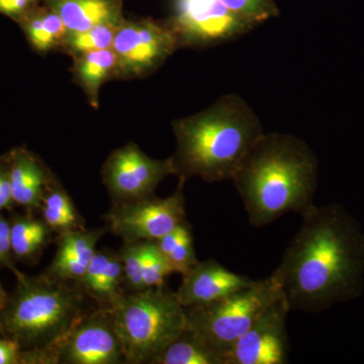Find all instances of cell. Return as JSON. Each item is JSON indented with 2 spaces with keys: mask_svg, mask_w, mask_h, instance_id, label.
<instances>
[{
  "mask_svg": "<svg viewBox=\"0 0 364 364\" xmlns=\"http://www.w3.org/2000/svg\"><path fill=\"white\" fill-rule=\"evenodd\" d=\"M274 270L291 311L321 313L364 291V231L337 203L315 205Z\"/></svg>",
  "mask_w": 364,
  "mask_h": 364,
  "instance_id": "6da1fadb",
  "label": "cell"
},
{
  "mask_svg": "<svg viewBox=\"0 0 364 364\" xmlns=\"http://www.w3.org/2000/svg\"><path fill=\"white\" fill-rule=\"evenodd\" d=\"M318 158L291 134L264 133L232 179L249 223L261 228L282 215H304L315 207Z\"/></svg>",
  "mask_w": 364,
  "mask_h": 364,
  "instance_id": "7a4b0ae2",
  "label": "cell"
},
{
  "mask_svg": "<svg viewBox=\"0 0 364 364\" xmlns=\"http://www.w3.org/2000/svg\"><path fill=\"white\" fill-rule=\"evenodd\" d=\"M176 150L174 176L188 181L233 179L241 163L265 133L259 117L245 100L226 95L198 114L172 122Z\"/></svg>",
  "mask_w": 364,
  "mask_h": 364,
  "instance_id": "3957f363",
  "label": "cell"
},
{
  "mask_svg": "<svg viewBox=\"0 0 364 364\" xmlns=\"http://www.w3.org/2000/svg\"><path fill=\"white\" fill-rule=\"evenodd\" d=\"M16 284L0 311V337L23 349V364H58V349L69 333L91 312L75 282L14 273Z\"/></svg>",
  "mask_w": 364,
  "mask_h": 364,
  "instance_id": "277c9868",
  "label": "cell"
},
{
  "mask_svg": "<svg viewBox=\"0 0 364 364\" xmlns=\"http://www.w3.org/2000/svg\"><path fill=\"white\" fill-rule=\"evenodd\" d=\"M109 312L129 364H153L188 328L186 308L166 284L126 293Z\"/></svg>",
  "mask_w": 364,
  "mask_h": 364,
  "instance_id": "5b68a950",
  "label": "cell"
},
{
  "mask_svg": "<svg viewBox=\"0 0 364 364\" xmlns=\"http://www.w3.org/2000/svg\"><path fill=\"white\" fill-rule=\"evenodd\" d=\"M284 298L279 275L207 305L186 308L188 328L210 349L225 354L275 301ZM225 364V361H224Z\"/></svg>",
  "mask_w": 364,
  "mask_h": 364,
  "instance_id": "8992f818",
  "label": "cell"
},
{
  "mask_svg": "<svg viewBox=\"0 0 364 364\" xmlns=\"http://www.w3.org/2000/svg\"><path fill=\"white\" fill-rule=\"evenodd\" d=\"M167 198L156 196L133 203H112L104 215L107 228L124 242L156 241L186 220V181Z\"/></svg>",
  "mask_w": 364,
  "mask_h": 364,
  "instance_id": "52a82bcc",
  "label": "cell"
},
{
  "mask_svg": "<svg viewBox=\"0 0 364 364\" xmlns=\"http://www.w3.org/2000/svg\"><path fill=\"white\" fill-rule=\"evenodd\" d=\"M112 49L117 56V78H139L159 68L179 49V45L165 21L124 18L117 28Z\"/></svg>",
  "mask_w": 364,
  "mask_h": 364,
  "instance_id": "ba28073f",
  "label": "cell"
},
{
  "mask_svg": "<svg viewBox=\"0 0 364 364\" xmlns=\"http://www.w3.org/2000/svg\"><path fill=\"white\" fill-rule=\"evenodd\" d=\"M165 21L176 35L179 48L220 44L254 28L220 0H174L171 16Z\"/></svg>",
  "mask_w": 364,
  "mask_h": 364,
  "instance_id": "9c48e42d",
  "label": "cell"
},
{
  "mask_svg": "<svg viewBox=\"0 0 364 364\" xmlns=\"http://www.w3.org/2000/svg\"><path fill=\"white\" fill-rule=\"evenodd\" d=\"M174 176L172 158L154 159L130 142L112 151L102 165V177L112 203H133L155 196L167 176Z\"/></svg>",
  "mask_w": 364,
  "mask_h": 364,
  "instance_id": "30bf717a",
  "label": "cell"
},
{
  "mask_svg": "<svg viewBox=\"0 0 364 364\" xmlns=\"http://www.w3.org/2000/svg\"><path fill=\"white\" fill-rule=\"evenodd\" d=\"M289 312L284 298L275 301L225 354V364L289 363Z\"/></svg>",
  "mask_w": 364,
  "mask_h": 364,
  "instance_id": "8fae6325",
  "label": "cell"
},
{
  "mask_svg": "<svg viewBox=\"0 0 364 364\" xmlns=\"http://www.w3.org/2000/svg\"><path fill=\"white\" fill-rule=\"evenodd\" d=\"M59 363H126L109 311L97 308L76 325L60 345Z\"/></svg>",
  "mask_w": 364,
  "mask_h": 364,
  "instance_id": "7c38bea8",
  "label": "cell"
},
{
  "mask_svg": "<svg viewBox=\"0 0 364 364\" xmlns=\"http://www.w3.org/2000/svg\"><path fill=\"white\" fill-rule=\"evenodd\" d=\"M246 275L237 274L215 259L198 261L186 275L176 291L184 308L219 301L255 284Z\"/></svg>",
  "mask_w": 364,
  "mask_h": 364,
  "instance_id": "4fadbf2b",
  "label": "cell"
},
{
  "mask_svg": "<svg viewBox=\"0 0 364 364\" xmlns=\"http://www.w3.org/2000/svg\"><path fill=\"white\" fill-rule=\"evenodd\" d=\"M9 154L14 203L28 214L40 212L46 191L56 176L38 155L25 147L14 148Z\"/></svg>",
  "mask_w": 364,
  "mask_h": 364,
  "instance_id": "5bb4252c",
  "label": "cell"
},
{
  "mask_svg": "<svg viewBox=\"0 0 364 364\" xmlns=\"http://www.w3.org/2000/svg\"><path fill=\"white\" fill-rule=\"evenodd\" d=\"M109 228L76 230L57 235V251L50 267L44 272L48 277L78 284L97 252L98 241Z\"/></svg>",
  "mask_w": 364,
  "mask_h": 364,
  "instance_id": "9a60e30c",
  "label": "cell"
},
{
  "mask_svg": "<svg viewBox=\"0 0 364 364\" xmlns=\"http://www.w3.org/2000/svg\"><path fill=\"white\" fill-rule=\"evenodd\" d=\"M78 286L97 309L109 311L126 294L123 282V265L119 252L100 249Z\"/></svg>",
  "mask_w": 364,
  "mask_h": 364,
  "instance_id": "2e32d148",
  "label": "cell"
},
{
  "mask_svg": "<svg viewBox=\"0 0 364 364\" xmlns=\"http://www.w3.org/2000/svg\"><path fill=\"white\" fill-rule=\"evenodd\" d=\"M44 4L58 14L69 33L124 20L121 0H44Z\"/></svg>",
  "mask_w": 364,
  "mask_h": 364,
  "instance_id": "e0dca14e",
  "label": "cell"
},
{
  "mask_svg": "<svg viewBox=\"0 0 364 364\" xmlns=\"http://www.w3.org/2000/svg\"><path fill=\"white\" fill-rule=\"evenodd\" d=\"M26 36L33 51L46 55L52 51H61L68 30L58 14L44 2L31 9L16 21Z\"/></svg>",
  "mask_w": 364,
  "mask_h": 364,
  "instance_id": "ac0fdd59",
  "label": "cell"
},
{
  "mask_svg": "<svg viewBox=\"0 0 364 364\" xmlns=\"http://www.w3.org/2000/svg\"><path fill=\"white\" fill-rule=\"evenodd\" d=\"M72 58L73 65L71 73L73 80L85 91L90 107L97 109L100 107V90L102 85L109 79L117 78L116 54L114 50L107 49L86 53Z\"/></svg>",
  "mask_w": 364,
  "mask_h": 364,
  "instance_id": "d6986e66",
  "label": "cell"
},
{
  "mask_svg": "<svg viewBox=\"0 0 364 364\" xmlns=\"http://www.w3.org/2000/svg\"><path fill=\"white\" fill-rule=\"evenodd\" d=\"M11 222V246L14 260L33 265L39 261L53 240V231L35 215H14Z\"/></svg>",
  "mask_w": 364,
  "mask_h": 364,
  "instance_id": "ffe728a7",
  "label": "cell"
},
{
  "mask_svg": "<svg viewBox=\"0 0 364 364\" xmlns=\"http://www.w3.org/2000/svg\"><path fill=\"white\" fill-rule=\"evenodd\" d=\"M40 212L53 233L59 235L85 229V219L56 177L46 191Z\"/></svg>",
  "mask_w": 364,
  "mask_h": 364,
  "instance_id": "44dd1931",
  "label": "cell"
},
{
  "mask_svg": "<svg viewBox=\"0 0 364 364\" xmlns=\"http://www.w3.org/2000/svg\"><path fill=\"white\" fill-rule=\"evenodd\" d=\"M193 230L186 221L173 231L154 241L174 272L182 277L198 264Z\"/></svg>",
  "mask_w": 364,
  "mask_h": 364,
  "instance_id": "7402d4cb",
  "label": "cell"
},
{
  "mask_svg": "<svg viewBox=\"0 0 364 364\" xmlns=\"http://www.w3.org/2000/svg\"><path fill=\"white\" fill-rule=\"evenodd\" d=\"M153 364H224L219 353L186 329Z\"/></svg>",
  "mask_w": 364,
  "mask_h": 364,
  "instance_id": "603a6c76",
  "label": "cell"
},
{
  "mask_svg": "<svg viewBox=\"0 0 364 364\" xmlns=\"http://www.w3.org/2000/svg\"><path fill=\"white\" fill-rule=\"evenodd\" d=\"M122 21L93 26L85 32L68 33L61 51L75 57L86 53L112 49L117 28Z\"/></svg>",
  "mask_w": 364,
  "mask_h": 364,
  "instance_id": "cb8c5ba5",
  "label": "cell"
},
{
  "mask_svg": "<svg viewBox=\"0 0 364 364\" xmlns=\"http://www.w3.org/2000/svg\"><path fill=\"white\" fill-rule=\"evenodd\" d=\"M145 241L124 242L119 255L123 265L124 289L126 293L144 291L143 263Z\"/></svg>",
  "mask_w": 364,
  "mask_h": 364,
  "instance_id": "d4e9b609",
  "label": "cell"
},
{
  "mask_svg": "<svg viewBox=\"0 0 364 364\" xmlns=\"http://www.w3.org/2000/svg\"><path fill=\"white\" fill-rule=\"evenodd\" d=\"M174 272L173 268L158 249L155 242L145 241L143 263L144 289L162 287L165 279Z\"/></svg>",
  "mask_w": 364,
  "mask_h": 364,
  "instance_id": "484cf974",
  "label": "cell"
},
{
  "mask_svg": "<svg viewBox=\"0 0 364 364\" xmlns=\"http://www.w3.org/2000/svg\"><path fill=\"white\" fill-rule=\"evenodd\" d=\"M230 11L254 26L279 16L274 0H220Z\"/></svg>",
  "mask_w": 364,
  "mask_h": 364,
  "instance_id": "4316f807",
  "label": "cell"
},
{
  "mask_svg": "<svg viewBox=\"0 0 364 364\" xmlns=\"http://www.w3.org/2000/svg\"><path fill=\"white\" fill-rule=\"evenodd\" d=\"M16 207L11 191V169H9V154L0 156V213L13 210Z\"/></svg>",
  "mask_w": 364,
  "mask_h": 364,
  "instance_id": "83f0119b",
  "label": "cell"
},
{
  "mask_svg": "<svg viewBox=\"0 0 364 364\" xmlns=\"http://www.w3.org/2000/svg\"><path fill=\"white\" fill-rule=\"evenodd\" d=\"M0 213V265L9 268L11 272H18L14 263L11 246V222Z\"/></svg>",
  "mask_w": 364,
  "mask_h": 364,
  "instance_id": "f1b7e54d",
  "label": "cell"
},
{
  "mask_svg": "<svg viewBox=\"0 0 364 364\" xmlns=\"http://www.w3.org/2000/svg\"><path fill=\"white\" fill-rule=\"evenodd\" d=\"M43 2L44 0H0V14L16 23L21 16Z\"/></svg>",
  "mask_w": 364,
  "mask_h": 364,
  "instance_id": "f546056e",
  "label": "cell"
},
{
  "mask_svg": "<svg viewBox=\"0 0 364 364\" xmlns=\"http://www.w3.org/2000/svg\"><path fill=\"white\" fill-rule=\"evenodd\" d=\"M21 350L14 340L0 337V364H21Z\"/></svg>",
  "mask_w": 364,
  "mask_h": 364,
  "instance_id": "4dcf8cb0",
  "label": "cell"
},
{
  "mask_svg": "<svg viewBox=\"0 0 364 364\" xmlns=\"http://www.w3.org/2000/svg\"><path fill=\"white\" fill-rule=\"evenodd\" d=\"M9 294H7L6 289L2 287L0 282V311L6 306L7 301H9Z\"/></svg>",
  "mask_w": 364,
  "mask_h": 364,
  "instance_id": "1f68e13d",
  "label": "cell"
}]
</instances>
